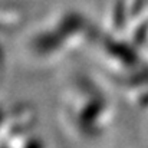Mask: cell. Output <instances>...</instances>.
Returning <instances> with one entry per match:
<instances>
[{
  "label": "cell",
  "mask_w": 148,
  "mask_h": 148,
  "mask_svg": "<svg viewBox=\"0 0 148 148\" xmlns=\"http://www.w3.org/2000/svg\"><path fill=\"white\" fill-rule=\"evenodd\" d=\"M62 115L73 135L95 140L109 130L114 121V105L102 85L91 76L78 75L63 95Z\"/></svg>",
  "instance_id": "1"
},
{
  "label": "cell",
  "mask_w": 148,
  "mask_h": 148,
  "mask_svg": "<svg viewBox=\"0 0 148 148\" xmlns=\"http://www.w3.org/2000/svg\"><path fill=\"white\" fill-rule=\"evenodd\" d=\"M97 29L89 17L78 9H66L38 27L27 40V50L40 62L56 60L94 40Z\"/></svg>",
  "instance_id": "2"
},
{
  "label": "cell",
  "mask_w": 148,
  "mask_h": 148,
  "mask_svg": "<svg viewBox=\"0 0 148 148\" xmlns=\"http://www.w3.org/2000/svg\"><path fill=\"white\" fill-rule=\"evenodd\" d=\"M0 68H1V52H0Z\"/></svg>",
  "instance_id": "3"
}]
</instances>
